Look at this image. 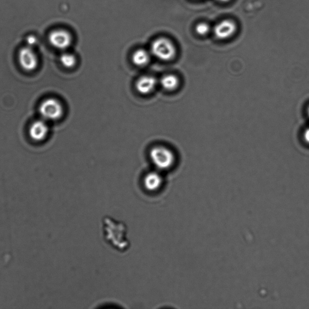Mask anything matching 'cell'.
Wrapping results in <instances>:
<instances>
[{"instance_id":"1","label":"cell","mask_w":309,"mask_h":309,"mask_svg":"<svg viewBox=\"0 0 309 309\" xmlns=\"http://www.w3.org/2000/svg\"><path fill=\"white\" fill-rule=\"evenodd\" d=\"M102 224L103 238L106 243L118 252L128 250L130 242L126 225L110 217L104 218Z\"/></svg>"},{"instance_id":"2","label":"cell","mask_w":309,"mask_h":309,"mask_svg":"<svg viewBox=\"0 0 309 309\" xmlns=\"http://www.w3.org/2000/svg\"><path fill=\"white\" fill-rule=\"evenodd\" d=\"M150 158L156 167L160 170H166L173 166L175 155L172 151L164 146L153 147L150 152Z\"/></svg>"},{"instance_id":"3","label":"cell","mask_w":309,"mask_h":309,"mask_svg":"<svg viewBox=\"0 0 309 309\" xmlns=\"http://www.w3.org/2000/svg\"><path fill=\"white\" fill-rule=\"evenodd\" d=\"M151 53L158 59L169 61L174 58L176 55V48L169 39L161 37L153 42Z\"/></svg>"},{"instance_id":"4","label":"cell","mask_w":309,"mask_h":309,"mask_svg":"<svg viewBox=\"0 0 309 309\" xmlns=\"http://www.w3.org/2000/svg\"><path fill=\"white\" fill-rule=\"evenodd\" d=\"M39 111L43 120L55 121L62 116L63 108L59 101L53 98H48L41 103Z\"/></svg>"},{"instance_id":"5","label":"cell","mask_w":309,"mask_h":309,"mask_svg":"<svg viewBox=\"0 0 309 309\" xmlns=\"http://www.w3.org/2000/svg\"><path fill=\"white\" fill-rule=\"evenodd\" d=\"M18 60L22 68L27 71L35 70L38 65V59L30 47H25L20 50Z\"/></svg>"},{"instance_id":"6","label":"cell","mask_w":309,"mask_h":309,"mask_svg":"<svg viewBox=\"0 0 309 309\" xmlns=\"http://www.w3.org/2000/svg\"><path fill=\"white\" fill-rule=\"evenodd\" d=\"M48 40L53 47L63 50L70 47L72 37L68 31L59 29L51 31L49 34Z\"/></svg>"},{"instance_id":"7","label":"cell","mask_w":309,"mask_h":309,"mask_svg":"<svg viewBox=\"0 0 309 309\" xmlns=\"http://www.w3.org/2000/svg\"><path fill=\"white\" fill-rule=\"evenodd\" d=\"M236 30L235 22L232 20L225 19L216 24L214 28V34L219 39H227L232 37Z\"/></svg>"},{"instance_id":"8","label":"cell","mask_w":309,"mask_h":309,"mask_svg":"<svg viewBox=\"0 0 309 309\" xmlns=\"http://www.w3.org/2000/svg\"><path fill=\"white\" fill-rule=\"evenodd\" d=\"M49 131L48 126L44 120H36L31 124L29 135L31 139L40 141L45 139Z\"/></svg>"},{"instance_id":"9","label":"cell","mask_w":309,"mask_h":309,"mask_svg":"<svg viewBox=\"0 0 309 309\" xmlns=\"http://www.w3.org/2000/svg\"><path fill=\"white\" fill-rule=\"evenodd\" d=\"M157 83V79L154 76L146 75L141 76L137 80L135 86L138 92L146 95L151 93L154 90Z\"/></svg>"},{"instance_id":"10","label":"cell","mask_w":309,"mask_h":309,"mask_svg":"<svg viewBox=\"0 0 309 309\" xmlns=\"http://www.w3.org/2000/svg\"><path fill=\"white\" fill-rule=\"evenodd\" d=\"M162 183V177L156 172L149 173L144 179V187L149 191L154 192L160 189Z\"/></svg>"},{"instance_id":"11","label":"cell","mask_w":309,"mask_h":309,"mask_svg":"<svg viewBox=\"0 0 309 309\" xmlns=\"http://www.w3.org/2000/svg\"><path fill=\"white\" fill-rule=\"evenodd\" d=\"M160 84L165 90L172 91L178 87L180 80L174 74H166L161 77Z\"/></svg>"},{"instance_id":"12","label":"cell","mask_w":309,"mask_h":309,"mask_svg":"<svg viewBox=\"0 0 309 309\" xmlns=\"http://www.w3.org/2000/svg\"><path fill=\"white\" fill-rule=\"evenodd\" d=\"M150 54L143 49H139L134 52L133 54L132 59L133 63L138 66H144L147 65L150 61Z\"/></svg>"},{"instance_id":"13","label":"cell","mask_w":309,"mask_h":309,"mask_svg":"<svg viewBox=\"0 0 309 309\" xmlns=\"http://www.w3.org/2000/svg\"><path fill=\"white\" fill-rule=\"evenodd\" d=\"M60 61L66 68H70L76 65V58L73 54L68 53H63L60 57Z\"/></svg>"},{"instance_id":"14","label":"cell","mask_w":309,"mask_h":309,"mask_svg":"<svg viewBox=\"0 0 309 309\" xmlns=\"http://www.w3.org/2000/svg\"><path fill=\"white\" fill-rule=\"evenodd\" d=\"M210 26L207 23H199L196 27V31L199 35L204 36L209 33L210 31Z\"/></svg>"},{"instance_id":"15","label":"cell","mask_w":309,"mask_h":309,"mask_svg":"<svg viewBox=\"0 0 309 309\" xmlns=\"http://www.w3.org/2000/svg\"><path fill=\"white\" fill-rule=\"evenodd\" d=\"M303 138L305 143L309 144V127L303 132Z\"/></svg>"},{"instance_id":"16","label":"cell","mask_w":309,"mask_h":309,"mask_svg":"<svg viewBox=\"0 0 309 309\" xmlns=\"http://www.w3.org/2000/svg\"><path fill=\"white\" fill-rule=\"evenodd\" d=\"M218 1L222 2H227L230 1V0H218Z\"/></svg>"},{"instance_id":"17","label":"cell","mask_w":309,"mask_h":309,"mask_svg":"<svg viewBox=\"0 0 309 309\" xmlns=\"http://www.w3.org/2000/svg\"><path fill=\"white\" fill-rule=\"evenodd\" d=\"M307 115L308 117L309 118V105L308 106L307 108Z\"/></svg>"}]
</instances>
